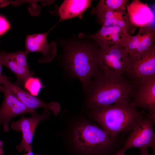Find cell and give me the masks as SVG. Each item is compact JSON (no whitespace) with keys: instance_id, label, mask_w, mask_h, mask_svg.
<instances>
[{"instance_id":"cell-1","label":"cell","mask_w":155,"mask_h":155,"mask_svg":"<svg viewBox=\"0 0 155 155\" xmlns=\"http://www.w3.org/2000/svg\"><path fill=\"white\" fill-rule=\"evenodd\" d=\"M63 134L69 155H115L125 138H113L84 116L74 117Z\"/></svg>"},{"instance_id":"cell-2","label":"cell","mask_w":155,"mask_h":155,"mask_svg":"<svg viewBox=\"0 0 155 155\" xmlns=\"http://www.w3.org/2000/svg\"><path fill=\"white\" fill-rule=\"evenodd\" d=\"M63 63L71 74L78 78L86 90L92 79L99 73L100 46L92 40L73 36L61 38Z\"/></svg>"},{"instance_id":"cell-3","label":"cell","mask_w":155,"mask_h":155,"mask_svg":"<svg viewBox=\"0 0 155 155\" xmlns=\"http://www.w3.org/2000/svg\"><path fill=\"white\" fill-rule=\"evenodd\" d=\"M86 109L85 115L113 138L129 133L146 113L125 102Z\"/></svg>"},{"instance_id":"cell-4","label":"cell","mask_w":155,"mask_h":155,"mask_svg":"<svg viewBox=\"0 0 155 155\" xmlns=\"http://www.w3.org/2000/svg\"><path fill=\"white\" fill-rule=\"evenodd\" d=\"M133 85L124 75L111 77L99 73L92 79L85 91L86 108L121 102L129 103Z\"/></svg>"},{"instance_id":"cell-5","label":"cell","mask_w":155,"mask_h":155,"mask_svg":"<svg viewBox=\"0 0 155 155\" xmlns=\"http://www.w3.org/2000/svg\"><path fill=\"white\" fill-rule=\"evenodd\" d=\"M98 55L100 74L111 77L124 75L129 59V55L125 49L117 45L100 48Z\"/></svg>"},{"instance_id":"cell-6","label":"cell","mask_w":155,"mask_h":155,"mask_svg":"<svg viewBox=\"0 0 155 155\" xmlns=\"http://www.w3.org/2000/svg\"><path fill=\"white\" fill-rule=\"evenodd\" d=\"M155 123L148 116L147 113L129 133L122 147L115 155H125L126 151L132 148L140 150L151 148L155 154V134L153 126Z\"/></svg>"},{"instance_id":"cell-7","label":"cell","mask_w":155,"mask_h":155,"mask_svg":"<svg viewBox=\"0 0 155 155\" xmlns=\"http://www.w3.org/2000/svg\"><path fill=\"white\" fill-rule=\"evenodd\" d=\"M130 104L147 111L148 116L155 123V74L133 82Z\"/></svg>"},{"instance_id":"cell-8","label":"cell","mask_w":155,"mask_h":155,"mask_svg":"<svg viewBox=\"0 0 155 155\" xmlns=\"http://www.w3.org/2000/svg\"><path fill=\"white\" fill-rule=\"evenodd\" d=\"M50 115L51 111L48 109H44L42 114H38L35 110L30 117L22 115L19 120L12 122L11 128L22 133L21 141L16 147L18 151L27 152L32 150V143L37 125L41 121L48 118Z\"/></svg>"},{"instance_id":"cell-9","label":"cell","mask_w":155,"mask_h":155,"mask_svg":"<svg viewBox=\"0 0 155 155\" xmlns=\"http://www.w3.org/2000/svg\"><path fill=\"white\" fill-rule=\"evenodd\" d=\"M131 36L126 30L112 25L102 26L95 34L86 35L81 32L78 35L80 37L93 40L101 48L116 45L125 48Z\"/></svg>"},{"instance_id":"cell-10","label":"cell","mask_w":155,"mask_h":155,"mask_svg":"<svg viewBox=\"0 0 155 155\" xmlns=\"http://www.w3.org/2000/svg\"><path fill=\"white\" fill-rule=\"evenodd\" d=\"M129 56L125 74L129 80L133 82L140 78L155 74V44L142 54Z\"/></svg>"},{"instance_id":"cell-11","label":"cell","mask_w":155,"mask_h":155,"mask_svg":"<svg viewBox=\"0 0 155 155\" xmlns=\"http://www.w3.org/2000/svg\"><path fill=\"white\" fill-rule=\"evenodd\" d=\"M0 91L4 95L3 103L0 107V125L3 131L9 130V124L13 118L27 113L32 114L35 110L28 108L20 101L9 89L4 86H0Z\"/></svg>"},{"instance_id":"cell-12","label":"cell","mask_w":155,"mask_h":155,"mask_svg":"<svg viewBox=\"0 0 155 155\" xmlns=\"http://www.w3.org/2000/svg\"><path fill=\"white\" fill-rule=\"evenodd\" d=\"M1 84L9 89L20 101L30 108L35 110L37 108H43L52 111L55 115H58L60 112L61 106L58 102H44L11 82L5 75H2L0 79Z\"/></svg>"},{"instance_id":"cell-13","label":"cell","mask_w":155,"mask_h":155,"mask_svg":"<svg viewBox=\"0 0 155 155\" xmlns=\"http://www.w3.org/2000/svg\"><path fill=\"white\" fill-rule=\"evenodd\" d=\"M49 31L44 33L27 35L25 41V51L28 53L38 52L42 56L38 60L41 63H46L51 61L55 56L57 51V44L55 41L48 43L47 37Z\"/></svg>"},{"instance_id":"cell-14","label":"cell","mask_w":155,"mask_h":155,"mask_svg":"<svg viewBox=\"0 0 155 155\" xmlns=\"http://www.w3.org/2000/svg\"><path fill=\"white\" fill-rule=\"evenodd\" d=\"M126 6L131 26L140 28L148 26L153 21L152 12L146 4L136 0Z\"/></svg>"},{"instance_id":"cell-15","label":"cell","mask_w":155,"mask_h":155,"mask_svg":"<svg viewBox=\"0 0 155 155\" xmlns=\"http://www.w3.org/2000/svg\"><path fill=\"white\" fill-rule=\"evenodd\" d=\"M96 17L97 22L102 26H117L128 32L131 26L125 7L118 10L103 11L96 16Z\"/></svg>"},{"instance_id":"cell-16","label":"cell","mask_w":155,"mask_h":155,"mask_svg":"<svg viewBox=\"0 0 155 155\" xmlns=\"http://www.w3.org/2000/svg\"><path fill=\"white\" fill-rule=\"evenodd\" d=\"M92 0H65L60 6V21L78 17L81 18L84 12L91 7Z\"/></svg>"},{"instance_id":"cell-17","label":"cell","mask_w":155,"mask_h":155,"mask_svg":"<svg viewBox=\"0 0 155 155\" xmlns=\"http://www.w3.org/2000/svg\"><path fill=\"white\" fill-rule=\"evenodd\" d=\"M0 63L9 69L15 75L17 80L14 83L20 87L23 85L26 80L32 76L29 69L21 66L18 62L13 53L4 51L0 53Z\"/></svg>"},{"instance_id":"cell-18","label":"cell","mask_w":155,"mask_h":155,"mask_svg":"<svg viewBox=\"0 0 155 155\" xmlns=\"http://www.w3.org/2000/svg\"><path fill=\"white\" fill-rule=\"evenodd\" d=\"M138 33L140 37L139 43L135 53L131 56L142 54L155 44L154 28L149 26L140 28Z\"/></svg>"},{"instance_id":"cell-19","label":"cell","mask_w":155,"mask_h":155,"mask_svg":"<svg viewBox=\"0 0 155 155\" xmlns=\"http://www.w3.org/2000/svg\"><path fill=\"white\" fill-rule=\"evenodd\" d=\"M127 0H100L96 6L91 10V13L96 16L107 10H115L122 9L128 1Z\"/></svg>"},{"instance_id":"cell-20","label":"cell","mask_w":155,"mask_h":155,"mask_svg":"<svg viewBox=\"0 0 155 155\" xmlns=\"http://www.w3.org/2000/svg\"><path fill=\"white\" fill-rule=\"evenodd\" d=\"M23 86L28 92L35 96L38 94L41 89L42 87L40 79L38 78L32 76L26 80Z\"/></svg>"},{"instance_id":"cell-21","label":"cell","mask_w":155,"mask_h":155,"mask_svg":"<svg viewBox=\"0 0 155 155\" xmlns=\"http://www.w3.org/2000/svg\"><path fill=\"white\" fill-rule=\"evenodd\" d=\"M13 54L15 59L18 63L22 66L26 68L29 69L27 61V55L28 53L26 51H20L14 53Z\"/></svg>"},{"instance_id":"cell-22","label":"cell","mask_w":155,"mask_h":155,"mask_svg":"<svg viewBox=\"0 0 155 155\" xmlns=\"http://www.w3.org/2000/svg\"><path fill=\"white\" fill-rule=\"evenodd\" d=\"M8 22L3 16L0 15V36L5 33L9 28Z\"/></svg>"},{"instance_id":"cell-23","label":"cell","mask_w":155,"mask_h":155,"mask_svg":"<svg viewBox=\"0 0 155 155\" xmlns=\"http://www.w3.org/2000/svg\"><path fill=\"white\" fill-rule=\"evenodd\" d=\"M3 142L0 140V155H4L3 149Z\"/></svg>"},{"instance_id":"cell-24","label":"cell","mask_w":155,"mask_h":155,"mask_svg":"<svg viewBox=\"0 0 155 155\" xmlns=\"http://www.w3.org/2000/svg\"><path fill=\"white\" fill-rule=\"evenodd\" d=\"M140 153L139 155H154L150 154L148 153L147 149H144L140 150Z\"/></svg>"},{"instance_id":"cell-25","label":"cell","mask_w":155,"mask_h":155,"mask_svg":"<svg viewBox=\"0 0 155 155\" xmlns=\"http://www.w3.org/2000/svg\"><path fill=\"white\" fill-rule=\"evenodd\" d=\"M25 152L23 155H41L38 154H34L32 150Z\"/></svg>"},{"instance_id":"cell-26","label":"cell","mask_w":155,"mask_h":155,"mask_svg":"<svg viewBox=\"0 0 155 155\" xmlns=\"http://www.w3.org/2000/svg\"><path fill=\"white\" fill-rule=\"evenodd\" d=\"M2 66V64L0 63V79L1 76L2 75L1 73Z\"/></svg>"}]
</instances>
